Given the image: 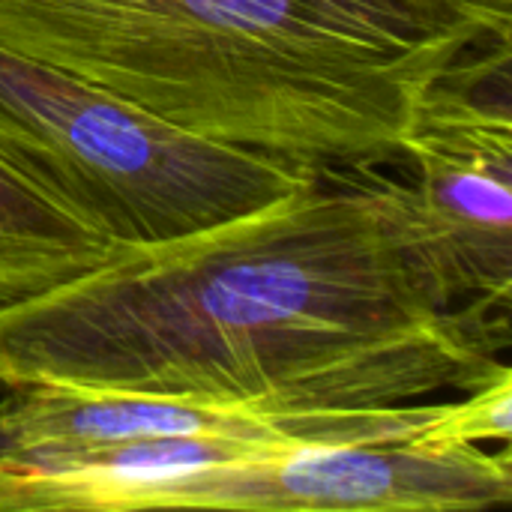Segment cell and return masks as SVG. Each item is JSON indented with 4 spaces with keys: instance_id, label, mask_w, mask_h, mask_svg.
<instances>
[{
    "instance_id": "1",
    "label": "cell",
    "mask_w": 512,
    "mask_h": 512,
    "mask_svg": "<svg viewBox=\"0 0 512 512\" xmlns=\"http://www.w3.org/2000/svg\"><path fill=\"white\" fill-rule=\"evenodd\" d=\"M507 345L510 303L453 297L408 180L321 171L261 210L123 249L0 309V390L375 411L471 393L510 369Z\"/></svg>"
},
{
    "instance_id": "2",
    "label": "cell",
    "mask_w": 512,
    "mask_h": 512,
    "mask_svg": "<svg viewBox=\"0 0 512 512\" xmlns=\"http://www.w3.org/2000/svg\"><path fill=\"white\" fill-rule=\"evenodd\" d=\"M512 0H0V48L306 171L402 168L423 99Z\"/></svg>"
},
{
    "instance_id": "3",
    "label": "cell",
    "mask_w": 512,
    "mask_h": 512,
    "mask_svg": "<svg viewBox=\"0 0 512 512\" xmlns=\"http://www.w3.org/2000/svg\"><path fill=\"white\" fill-rule=\"evenodd\" d=\"M0 156L123 249L213 228L315 177L285 159L186 132L6 48Z\"/></svg>"
},
{
    "instance_id": "4",
    "label": "cell",
    "mask_w": 512,
    "mask_h": 512,
    "mask_svg": "<svg viewBox=\"0 0 512 512\" xmlns=\"http://www.w3.org/2000/svg\"><path fill=\"white\" fill-rule=\"evenodd\" d=\"M512 501L507 447L303 444L150 486L135 512H474Z\"/></svg>"
},
{
    "instance_id": "5",
    "label": "cell",
    "mask_w": 512,
    "mask_h": 512,
    "mask_svg": "<svg viewBox=\"0 0 512 512\" xmlns=\"http://www.w3.org/2000/svg\"><path fill=\"white\" fill-rule=\"evenodd\" d=\"M512 45L444 75L405 141L411 201L456 300L512 294Z\"/></svg>"
},
{
    "instance_id": "6",
    "label": "cell",
    "mask_w": 512,
    "mask_h": 512,
    "mask_svg": "<svg viewBox=\"0 0 512 512\" xmlns=\"http://www.w3.org/2000/svg\"><path fill=\"white\" fill-rule=\"evenodd\" d=\"M435 411L438 402L339 414H273L60 384H21L3 387L0 396V456L162 438H234L285 447L405 441Z\"/></svg>"
},
{
    "instance_id": "7",
    "label": "cell",
    "mask_w": 512,
    "mask_h": 512,
    "mask_svg": "<svg viewBox=\"0 0 512 512\" xmlns=\"http://www.w3.org/2000/svg\"><path fill=\"white\" fill-rule=\"evenodd\" d=\"M120 252L0 156V309L87 276Z\"/></svg>"
},
{
    "instance_id": "8",
    "label": "cell",
    "mask_w": 512,
    "mask_h": 512,
    "mask_svg": "<svg viewBox=\"0 0 512 512\" xmlns=\"http://www.w3.org/2000/svg\"><path fill=\"white\" fill-rule=\"evenodd\" d=\"M429 447H456L498 441L510 444L512 438V372L504 369L498 378L471 390L459 402H438L432 420L414 435Z\"/></svg>"
}]
</instances>
